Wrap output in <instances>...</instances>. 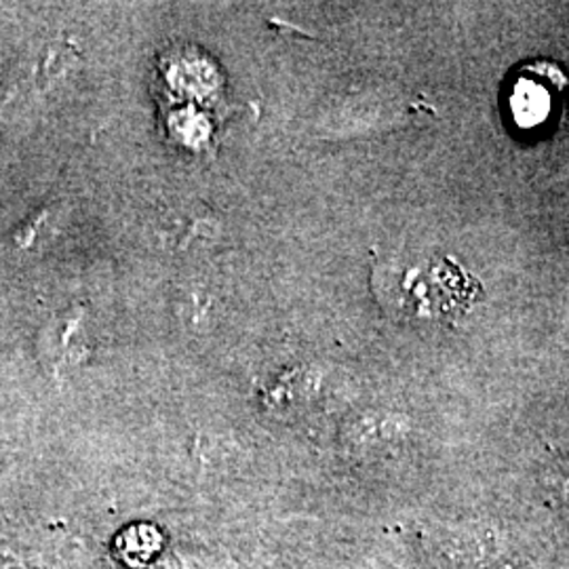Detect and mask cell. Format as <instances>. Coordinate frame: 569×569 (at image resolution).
<instances>
[{"instance_id": "2", "label": "cell", "mask_w": 569, "mask_h": 569, "mask_svg": "<svg viewBox=\"0 0 569 569\" xmlns=\"http://www.w3.org/2000/svg\"><path fill=\"white\" fill-rule=\"evenodd\" d=\"M566 87L568 79L555 63L538 61L523 66L510 91L512 119L523 129L545 124L561 102Z\"/></svg>"}, {"instance_id": "1", "label": "cell", "mask_w": 569, "mask_h": 569, "mask_svg": "<svg viewBox=\"0 0 569 569\" xmlns=\"http://www.w3.org/2000/svg\"><path fill=\"white\" fill-rule=\"evenodd\" d=\"M373 291L388 315L413 326H458L483 300L481 283L453 258L378 262Z\"/></svg>"}]
</instances>
